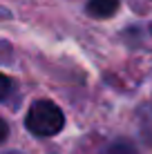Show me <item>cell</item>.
<instances>
[{
  "instance_id": "obj_1",
  "label": "cell",
  "mask_w": 152,
  "mask_h": 154,
  "mask_svg": "<svg viewBox=\"0 0 152 154\" xmlns=\"http://www.w3.org/2000/svg\"><path fill=\"white\" fill-rule=\"evenodd\" d=\"M65 125V116L60 107L51 100H38L31 105L27 114V130L36 136H54Z\"/></svg>"
},
{
  "instance_id": "obj_2",
  "label": "cell",
  "mask_w": 152,
  "mask_h": 154,
  "mask_svg": "<svg viewBox=\"0 0 152 154\" xmlns=\"http://www.w3.org/2000/svg\"><path fill=\"white\" fill-rule=\"evenodd\" d=\"M119 9V0H90L87 14L92 18H112Z\"/></svg>"
},
{
  "instance_id": "obj_3",
  "label": "cell",
  "mask_w": 152,
  "mask_h": 154,
  "mask_svg": "<svg viewBox=\"0 0 152 154\" xmlns=\"http://www.w3.org/2000/svg\"><path fill=\"white\" fill-rule=\"evenodd\" d=\"M101 154H139V152L134 150V147L130 145V143L119 141V143H112V145H107Z\"/></svg>"
},
{
  "instance_id": "obj_4",
  "label": "cell",
  "mask_w": 152,
  "mask_h": 154,
  "mask_svg": "<svg viewBox=\"0 0 152 154\" xmlns=\"http://www.w3.org/2000/svg\"><path fill=\"white\" fill-rule=\"evenodd\" d=\"M9 92H11V81H9L5 74H0V100L7 96Z\"/></svg>"
},
{
  "instance_id": "obj_5",
  "label": "cell",
  "mask_w": 152,
  "mask_h": 154,
  "mask_svg": "<svg viewBox=\"0 0 152 154\" xmlns=\"http://www.w3.org/2000/svg\"><path fill=\"white\" fill-rule=\"evenodd\" d=\"M7 134H9V127H7V123H5L2 119H0V143L7 139Z\"/></svg>"
},
{
  "instance_id": "obj_6",
  "label": "cell",
  "mask_w": 152,
  "mask_h": 154,
  "mask_svg": "<svg viewBox=\"0 0 152 154\" xmlns=\"http://www.w3.org/2000/svg\"><path fill=\"white\" fill-rule=\"evenodd\" d=\"M9 154H18V152H9Z\"/></svg>"
}]
</instances>
